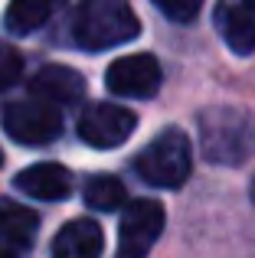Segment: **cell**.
I'll use <instances>...</instances> for the list:
<instances>
[{
	"mask_svg": "<svg viewBox=\"0 0 255 258\" xmlns=\"http://www.w3.org/2000/svg\"><path fill=\"white\" fill-rule=\"evenodd\" d=\"M200 147L216 167H239L255 154V121L236 105H213L200 114Z\"/></svg>",
	"mask_w": 255,
	"mask_h": 258,
	"instance_id": "obj_1",
	"label": "cell"
},
{
	"mask_svg": "<svg viewBox=\"0 0 255 258\" xmlns=\"http://www.w3.org/2000/svg\"><path fill=\"white\" fill-rule=\"evenodd\" d=\"M141 20L128 0H82L72 20V39L89 52L124 46L138 39Z\"/></svg>",
	"mask_w": 255,
	"mask_h": 258,
	"instance_id": "obj_2",
	"label": "cell"
},
{
	"mask_svg": "<svg viewBox=\"0 0 255 258\" xmlns=\"http://www.w3.org/2000/svg\"><path fill=\"white\" fill-rule=\"evenodd\" d=\"M134 170L144 183L160 189H177L186 183V176L193 170V151H190V138L177 127L160 131L144 151L134 160Z\"/></svg>",
	"mask_w": 255,
	"mask_h": 258,
	"instance_id": "obj_3",
	"label": "cell"
},
{
	"mask_svg": "<svg viewBox=\"0 0 255 258\" xmlns=\"http://www.w3.org/2000/svg\"><path fill=\"white\" fill-rule=\"evenodd\" d=\"M0 124L10 134L17 144L26 147H39L49 144L59 138L62 131V114L56 105H46V101L33 98V101H10L0 114Z\"/></svg>",
	"mask_w": 255,
	"mask_h": 258,
	"instance_id": "obj_4",
	"label": "cell"
},
{
	"mask_svg": "<svg viewBox=\"0 0 255 258\" xmlns=\"http://www.w3.org/2000/svg\"><path fill=\"white\" fill-rule=\"evenodd\" d=\"M164 206L157 200H134L124 206L118 226V252L115 258H147L154 242L164 232Z\"/></svg>",
	"mask_w": 255,
	"mask_h": 258,
	"instance_id": "obj_5",
	"label": "cell"
},
{
	"mask_svg": "<svg viewBox=\"0 0 255 258\" xmlns=\"http://www.w3.org/2000/svg\"><path fill=\"white\" fill-rule=\"evenodd\" d=\"M138 127V118L134 111H128L121 105H108V101H95L82 111L79 118V138L89 147H98V151H108V147L124 144L128 138Z\"/></svg>",
	"mask_w": 255,
	"mask_h": 258,
	"instance_id": "obj_6",
	"label": "cell"
},
{
	"mask_svg": "<svg viewBox=\"0 0 255 258\" xmlns=\"http://www.w3.org/2000/svg\"><path fill=\"white\" fill-rule=\"evenodd\" d=\"M105 85L118 98H154L157 88H160V62L151 52L121 56L108 66Z\"/></svg>",
	"mask_w": 255,
	"mask_h": 258,
	"instance_id": "obj_7",
	"label": "cell"
},
{
	"mask_svg": "<svg viewBox=\"0 0 255 258\" xmlns=\"http://www.w3.org/2000/svg\"><path fill=\"white\" fill-rule=\"evenodd\" d=\"M216 33L236 56L255 52V0H216Z\"/></svg>",
	"mask_w": 255,
	"mask_h": 258,
	"instance_id": "obj_8",
	"label": "cell"
},
{
	"mask_svg": "<svg viewBox=\"0 0 255 258\" xmlns=\"http://www.w3.org/2000/svg\"><path fill=\"white\" fill-rule=\"evenodd\" d=\"M39 216L20 203L0 200V258H23L33 248Z\"/></svg>",
	"mask_w": 255,
	"mask_h": 258,
	"instance_id": "obj_9",
	"label": "cell"
},
{
	"mask_svg": "<svg viewBox=\"0 0 255 258\" xmlns=\"http://www.w3.org/2000/svg\"><path fill=\"white\" fill-rule=\"evenodd\" d=\"M30 88L46 105H79L85 98V79L72 66H43Z\"/></svg>",
	"mask_w": 255,
	"mask_h": 258,
	"instance_id": "obj_10",
	"label": "cell"
},
{
	"mask_svg": "<svg viewBox=\"0 0 255 258\" xmlns=\"http://www.w3.org/2000/svg\"><path fill=\"white\" fill-rule=\"evenodd\" d=\"M17 189L33 200H43V203H59L72 193V173L59 164H36V167H26L23 173H17Z\"/></svg>",
	"mask_w": 255,
	"mask_h": 258,
	"instance_id": "obj_11",
	"label": "cell"
},
{
	"mask_svg": "<svg viewBox=\"0 0 255 258\" xmlns=\"http://www.w3.org/2000/svg\"><path fill=\"white\" fill-rule=\"evenodd\" d=\"M105 235L98 222L92 219H72L59 229L52 239V258H102Z\"/></svg>",
	"mask_w": 255,
	"mask_h": 258,
	"instance_id": "obj_12",
	"label": "cell"
},
{
	"mask_svg": "<svg viewBox=\"0 0 255 258\" xmlns=\"http://www.w3.org/2000/svg\"><path fill=\"white\" fill-rule=\"evenodd\" d=\"M59 7H62V0H10V7L4 13V23L13 36H30Z\"/></svg>",
	"mask_w": 255,
	"mask_h": 258,
	"instance_id": "obj_13",
	"label": "cell"
},
{
	"mask_svg": "<svg viewBox=\"0 0 255 258\" xmlns=\"http://www.w3.org/2000/svg\"><path fill=\"white\" fill-rule=\"evenodd\" d=\"M85 206L98 209V213H115L128 203V193H124V183L111 173H95L85 180Z\"/></svg>",
	"mask_w": 255,
	"mask_h": 258,
	"instance_id": "obj_14",
	"label": "cell"
},
{
	"mask_svg": "<svg viewBox=\"0 0 255 258\" xmlns=\"http://www.w3.org/2000/svg\"><path fill=\"white\" fill-rule=\"evenodd\" d=\"M151 4L157 7L167 20H173V23H193V20L200 17L203 0H151Z\"/></svg>",
	"mask_w": 255,
	"mask_h": 258,
	"instance_id": "obj_15",
	"label": "cell"
},
{
	"mask_svg": "<svg viewBox=\"0 0 255 258\" xmlns=\"http://www.w3.org/2000/svg\"><path fill=\"white\" fill-rule=\"evenodd\" d=\"M20 76H23V56H20L10 43L0 39V92H7L10 85H17Z\"/></svg>",
	"mask_w": 255,
	"mask_h": 258,
	"instance_id": "obj_16",
	"label": "cell"
},
{
	"mask_svg": "<svg viewBox=\"0 0 255 258\" xmlns=\"http://www.w3.org/2000/svg\"><path fill=\"white\" fill-rule=\"evenodd\" d=\"M252 200H255V180H252Z\"/></svg>",
	"mask_w": 255,
	"mask_h": 258,
	"instance_id": "obj_17",
	"label": "cell"
},
{
	"mask_svg": "<svg viewBox=\"0 0 255 258\" xmlns=\"http://www.w3.org/2000/svg\"><path fill=\"white\" fill-rule=\"evenodd\" d=\"M0 164H4V154H0Z\"/></svg>",
	"mask_w": 255,
	"mask_h": 258,
	"instance_id": "obj_18",
	"label": "cell"
}]
</instances>
